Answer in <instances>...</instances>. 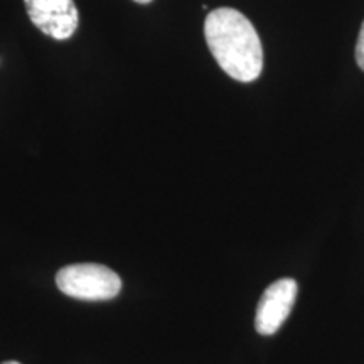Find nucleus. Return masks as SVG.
<instances>
[{"mask_svg": "<svg viewBox=\"0 0 364 364\" xmlns=\"http://www.w3.org/2000/svg\"><path fill=\"white\" fill-rule=\"evenodd\" d=\"M204 38L213 58L228 76L250 83L262 75L263 48L257 29L235 9H215L204 22Z\"/></svg>", "mask_w": 364, "mask_h": 364, "instance_id": "nucleus-1", "label": "nucleus"}, {"mask_svg": "<svg viewBox=\"0 0 364 364\" xmlns=\"http://www.w3.org/2000/svg\"><path fill=\"white\" fill-rule=\"evenodd\" d=\"M56 285L63 294L78 300H110L122 290L115 272L98 263H75L58 272Z\"/></svg>", "mask_w": 364, "mask_h": 364, "instance_id": "nucleus-2", "label": "nucleus"}, {"mask_svg": "<svg viewBox=\"0 0 364 364\" xmlns=\"http://www.w3.org/2000/svg\"><path fill=\"white\" fill-rule=\"evenodd\" d=\"M24 4L31 22L49 38L66 41L78 31L75 0H24Z\"/></svg>", "mask_w": 364, "mask_h": 364, "instance_id": "nucleus-3", "label": "nucleus"}, {"mask_svg": "<svg viewBox=\"0 0 364 364\" xmlns=\"http://www.w3.org/2000/svg\"><path fill=\"white\" fill-rule=\"evenodd\" d=\"M297 290V282L292 279H280L268 287L258 302L255 316V327L258 334L272 336L280 329L292 312Z\"/></svg>", "mask_w": 364, "mask_h": 364, "instance_id": "nucleus-4", "label": "nucleus"}, {"mask_svg": "<svg viewBox=\"0 0 364 364\" xmlns=\"http://www.w3.org/2000/svg\"><path fill=\"white\" fill-rule=\"evenodd\" d=\"M356 61L358 66L364 71V22L361 26V31H359L358 36V44H356Z\"/></svg>", "mask_w": 364, "mask_h": 364, "instance_id": "nucleus-5", "label": "nucleus"}, {"mask_svg": "<svg viewBox=\"0 0 364 364\" xmlns=\"http://www.w3.org/2000/svg\"><path fill=\"white\" fill-rule=\"evenodd\" d=\"M134 2L142 4V6H144V4H150V2H152V0H134Z\"/></svg>", "mask_w": 364, "mask_h": 364, "instance_id": "nucleus-6", "label": "nucleus"}, {"mask_svg": "<svg viewBox=\"0 0 364 364\" xmlns=\"http://www.w3.org/2000/svg\"><path fill=\"white\" fill-rule=\"evenodd\" d=\"M2 364H21V363H17V361H7V363H2Z\"/></svg>", "mask_w": 364, "mask_h": 364, "instance_id": "nucleus-7", "label": "nucleus"}]
</instances>
